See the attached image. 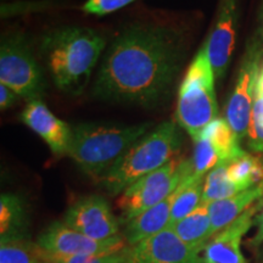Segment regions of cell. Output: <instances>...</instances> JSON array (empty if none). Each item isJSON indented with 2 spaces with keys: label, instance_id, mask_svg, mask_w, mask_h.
<instances>
[{
  "label": "cell",
  "instance_id": "6da1fadb",
  "mask_svg": "<svg viewBox=\"0 0 263 263\" xmlns=\"http://www.w3.org/2000/svg\"><path fill=\"white\" fill-rule=\"evenodd\" d=\"M184 58L179 33L162 25L124 29L105 52L93 95L151 106L168 94Z\"/></svg>",
  "mask_w": 263,
  "mask_h": 263
},
{
  "label": "cell",
  "instance_id": "7a4b0ae2",
  "mask_svg": "<svg viewBox=\"0 0 263 263\" xmlns=\"http://www.w3.org/2000/svg\"><path fill=\"white\" fill-rule=\"evenodd\" d=\"M105 44L103 35L88 27L71 26L45 35L42 52L59 89L71 95L83 93Z\"/></svg>",
  "mask_w": 263,
  "mask_h": 263
},
{
  "label": "cell",
  "instance_id": "3957f363",
  "mask_svg": "<svg viewBox=\"0 0 263 263\" xmlns=\"http://www.w3.org/2000/svg\"><path fill=\"white\" fill-rule=\"evenodd\" d=\"M182 141L179 124L166 121L137 140L98 180L108 195L122 194L141 177L178 155Z\"/></svg>",
  "mask_w": 263,
  "mask_h": 263
},
{
  "label": "cell",
  "instance_id": "277c9868",
  "mask_svg": "<svg viewBox=\"0 0 263 263\" xmlns=\"http://www.w3.org/2000/svg\"><path fill=\"white\" fill-rule=\"evenodd\" d=\"M151 127L153 123H81L72 128L67 155L84 173L99 179Z\"/></svg>",
  "mask_w": 263,
  "mask_h": 263
},
{
  "label": "cell",
  "instance_id": "5b68a950",
  "mask_svg": "<svg viewBox=\"0 0 263 263\" xmlns=\"http://www.w3.org/2000/svg\"><path fill=\"white\" fill-rule=\"evenodd\" d=\"M216 76L207 54L206 45L200 49L184 74L178 91L176 116L182 127L194 140L203 128L217 118Z\"/></svg>",
  "mask_w": 263,
  "mask_h": 263
},
{
  "label": "cell",
  "instance_id": "8992f818",
  "mask_svg": "<svg viewBox=\"0 0 263 263\" xmlns=\"http://www.w3.org/2000/svg\"><path fill=\"white\" fill-rule=\"evenodd\" d=\"M193 174L192 160L177 155L161 168L141 177L128 186L117 200L121 212L120 223L126 224L146 210L162 202Z\"/></svg>",
  "mask_w": 263,
  "mask_h": 263
},
{
  "label": "cell",
  "instance_id": "52a82bcc",
  "mask_svg": "<svg viewBox=\"0 0 263 263\" xmlns=\"http://www.w3.org/2000/svg\"><path fill=\"white\" fill-rule=\"evenodd\" d=\"M0 83L14 90L28 103L42 100L44 95L41 67L22 37L11 35L2 42Z\"/></svg>",
  "mask_w": 263,
  "mask_h": 263
},
{
  "label": "cell",
  "instance_id": "ba28073f",
  "mask_svg": "<svg viewBox=\"0 0 263 263\" xmlns=\"http://www.w3.org/2000/svg\"><path fill=\"white\" fill-rule=\"evenodd\" d=\"M37 245L48 263L62 257L103 255L117 252L128 246L123 235L118 234L106 240H95L68 227L65 222H52L41 235Z\"/></svg>",
  "mask_w": 263,
  "mask_h": 263
},
{
  "label": "cell",
  "instance_id": "9c48e42d",
  "mask_svg": "<svg viewBox=\"0 0 263 263\" xmlns=\"http://www.w3.org/2000/svg\"><path fill=\"white\" fill-rule=\"evenodd\" d=\"M262 58L263 44L261 41L255 38L246 48L236 76L235 85L226 107L227 122L240 141L248 134L256 83L262 67Z\"/></svg>",
  "mask_w": 263,
  "mask_h": 263
},
{
  "label": "cell",
  "instance_id": "30bf717a",
  "mask_svg": "<svg viewBox=\"0 0 263 263\" xmlns=\"http://www.w3.org/2000/svg\"><path fill=\"white\" fill-rule=\"evenodd\" d=\"M202 251L184 242L171 228L127 248L129 263H203Z\"/></svg>",
  "mask_w": 263,
  "mask_h": 263
},
{
  "label": "cell",
  "instance_id": "8fae6325",
  "mask_svg": "<svg viewBox=\"0 0 263 263\" xmlns=\"http://www.w3.org/2000/svg\"><path fill=\"white\" fill-rule=\"evenodd\" d=\"M64 222L82 234L95 240H106L120 234V219L100 195L84 196L66 212Z\"/></svg>",
  "mask_w": 263,
  "mask_h": 263
},
{
  "label": "cell",
  "instance_id": "7c38bea8",
  "mask_svg": "<svg viewBox=\"0 0 263 263\" xmlns=\"http://www.w3.org/2000/svg\"><path fill=\"white\" fill-rule=\"evenodd\" d=\"M239 0H219L210 37L205 43L216 80L224 77L235 47Z\"/></svg>",
  "mask_w": 263,
  "mask_h": 263
},
{
  "label": "cell",
  "instance_id": "4fadbf2b",
  "mask_svg": "<svg viewBox=\"0 0 263 263\" xmlns=\"http://www.w3.org/2000/svg\"><path fill=\"white\" fill-rule=\"evenodd\" d=\"M261 205L262 199L210 239L202 251L203 263H248L241 251L242 238L255 224Z\"/></svg>",
  "mask_w": 263,
  "mask_h": 263
},
{
  "label": "cell",
  "instance_id": "5bb4252c",
  "mask_svg": "<svg viewBox=\"0 0 263 263\" xmlns=\"http://www.w3.org/2000/svg\"><path fill=\"white\" fill-rule=\"evenodd\" d=\"M21 121L37 133L55 155H67L72 128L58 118L42 100L29 101L21 114Z\"/></svg>",
  "mask_w": 263,
  "mask_h": 263
},
{
  "label": "cell",
  "instance_id": "9a60e30c",
  "mask_svg": "<svg viewBox=\"0 0 263 263\" xmlns=\"http://www.w3.org/2000/svg\"><path fill=\"white\" fill-rule=\"evenodd\" d=\"M178 189V188H177ZM177 190L162 202L146 210L136 218L124 224L123 236L128 246L139 244L140 241L154 236L170 227L172 206L176 199Z\"/></svg>",
  "mask_w": 263,
  "mask_h": 263
},
{
  "label": "cell",
  "instance_id": "2e32d148",
  "mask_svg": "<svg viewBox=\"0 0 263 263\" xmlns=\"http://www.w3.org/2000/svg\"><path fill=\"white\" fill-rule=\"evenodd\" d=\"M263 197V182L227 199L207 203L211 217L212 234L219 233Z\"/></svg>",
  "mask_w": 263,
  "mask_h": 263
},
{
  "label": "cell",
  "instance_id": "e0dca14e",
  "mask_svg": "<svg viewBox=\"0 0 263 263\" xmlns=\"http://www.w3.org/2000/svg\"><path fill=\"white\" fill-rule=\"evenodd\" d=\"M168 228L172 229L184 242L203 250L213 236L209 205L201 202V205L194 210L190 215L184 217Z\"/></svg>",
  "mask_w": 263,
  "mask_h": 263
},
{
  "label": "cell",
  "instance_id": "ac0fdd59",
  "mask_svg": "<svg viewBox=\"0 0 263 263\" xmlns=\"http://www.w3.org/2000/svg\"><path fill=\"white\" fill-rule=\"evenodd\" d=\"M200 134L211 141L221 162H230L245 154V151L240 146L241 141L235 136L234 130L227 122L226 118L217 117L211 123L207 124Z\"/></svg>",
  "mask_w": 263,
  "mask_h": 263
},
{
  "label": "cell",
  "instance_id": "d6986e66",
  "mask_svg": "<svg viewBox=\"0 0 263 263\" xmlns=\"http://www.w3.org/2000/svg\"><path fill=\"white\" fill-rule=\"evenodd\" d=\"M203 183H205V177L193 174L178 186L172 206L170 227L190 215L194 210L201 205Z\"/></svg>",
  "mask_w": 263,
  "mask_h": 263
},
{
  "label": "cell",
  "instance_id": "ffe728a7",
  "mask_svg": "<svg viewBox=\"0 0 263 263\" xmlns=\"http://www.w3.org/2000/svg\"><path fill=\"white\" fill-rule=\"evenodd\" d=\"M25 226L26 211L24 201L15 194H3L0 197V236H24Z\"/></svg>",
  "mask_w": 263,
  "mask_h": 263
},
{
  "label": "cell",
  "instance_id": "44dd1931",
  "mask_svg": "<svg viewBox=\"0 0 263 263\" xmlns=\"http://www.w3.org/2000/svg\"><path fill=\"white\" fill-rule=\"evenodd\" d=\"M228 178L242 190L263 182V157L245 153L228 163Z\"/></svg>",
  "mask_w": 263,
  "mask_h": 263
},
{
  "label": "cell",
  "instance_id": "7402d4cb",
  "mask_svg": "<svg viewBox=\"0 0 263 263\" xmlns=\"http://www.w3.org/2000/svg\"><path fill=\"white\" fill-rule=\"evenodd\" d=\"M0 263H48L43 257L37 242H32L26 236L2 238Z\"/></svg>",
  "mask_w": 263,
  "mask_h": 263
},
{
  "label": "cell",
  "instance_id": "603a6c76",
  "mask_svg": "<svg viewBox=\"0 0 263 263\" xmlns=\"http://www.w3.org/2000/svg\"><path fill=\"white\" fill-rule=\"evenodd\" d=\"M228 163L229 162L218 163L215 168H212L206 174L202 194L203 203L218 201V200L227 199V197L242 192L239 185H236L228 178V173H227Z\"/></svg>",
  "mask_w": 263,
  "mask_h": 263
},
{
  "label": "cell",
  "instance_id": "cb8c5ba5",
  "mask_svg": "<svg viewBox=\"0 0 263 263\" xmlns=\"http://www.w3.org/2000/svg\"><path fill=\"white\" fill-rule=\"evenodd\" d=\"M248 146L255 153H263V65L259 71L252 104L248 134Z\"/></svg>",
  "mask_w": 263,
  "mask_h": 263
},
{
  "label": "cell",
  "instance_id": "d4e9b609",
  "mask_svg": "<svg viewBox=\"0 0 263 263\" xmlns=\"http://www.w3.org/2000/svg\"><path fill=\"white\" fill-rule=\"evenodd\" d=\"M194 154L192 160L193 170L195 176L206 177V174L212 168H215L218 163H221L218 154L216 153L215 147L212 146L211 141L200 134L194 140Z\"/></svg>",
  "mask_w": 263,
  "mask_h": 263
},
{
  "label": "cell",
  "instance_id": "484cf974",
  "mask_svg": "<svg viewBox=\"0 0 263 263\" xmlns=\"http://www.w3.org/2000/svg\"><path fill=\"white\" fill-rule=\"evenodd\" d=\"M127 248L124 250H121V251L108 252V254H103V255L57 258L51 263H129L128 262Z\"/></svg>",
  "mask_w": 263,
  "mask_h": 263
},
{
  "label": "cell",
  "instance_id": "4316f807",
  "mask_svg": "<svg viewBox=\"0 0 263 263\" xmlns=\"http://www.w3.org/2000/svg\"><path fill=\"white\" fill-rule=\"evenodd\" d=\"M137 0H85L82 10L85 14L104 16L126 8Z\"/></svg>",
  "mask_w": 263,
  "mask_h": 263
},
{
  "label": "cell",
  "instance_id": "83f0119b",
  "mask_svg": "<svg viewBox=\"0 0 263 263\" xmlns=\"http://www.w3.org/2000/svg\"><path fill=\"white\" fill-rule=\"evenodd\" d=\"M20 99L21 98L14 90H11L6 85H0V107H2L3 111L14 106Z\"/></svg>",
  "mask_w": 263,
  "mask_h": 263
},
{
  "label": "cell",
  "instance_id": "f1b7e54d",
  "mask_svg": "<svg viewBox=\"0 0 263 263\" xmlns=\"http://www.w3.org/2000/svg\"><path fill=\"white\" fill-rule=\"evenodd\" d=\"M256 224H257V232L254 238L251 239V244L255 246L261 245L263 242V197H262V205H261V210L256 216Z\"/></svg>",
  "mask_w": 263,
  "mask_h": 263
},
{
  "label": "cell",
  "instance_id": "f546056e",
  "mask_svg": "<svg viewBox=\"0 0 263 263\" xmlns=\"http://www.w3.org/2000/svg\"><path fill=\"white\" fill-rule=\"evenodd\" d=\"M262 34H263V28H262Z\"/></svg>",
  "mask_w": 263,
  "mask_h": 263
}]
</instances>
